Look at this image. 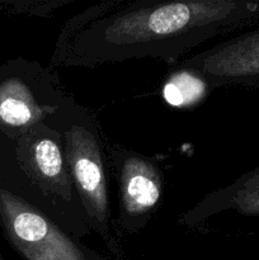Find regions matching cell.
Returning <instances> with one entry per match:
<instances>
[{"label":"cell","instance_id":"cell-4","mask_svg":"<svg viewBox=\"0 0 259 260\" xmlns=\"http://www.w3.org/2000/svg\"><path fill=\"white\" fill-rule=\"evenodd\" d=\"M0 216L27 260H103L22 196L0 188Z\"/></svg>","mask_w":259,"mask_h":260},{"label":"cell","instance_id":"cell-1","mask_svg":"<svg viewBox=\"0 0 259 260\" xmlns=\"http://www.w3.org/2000/svg\"><path fill=\"white\" fill-rule=\"evenodd\" d=\"M258 17L259 3L243 0L118 2L84 25L66 24L51 68L145 57L172 63L201 43Z\"/></svg>","mask_w":259,"mask_h":260},{"label":"cell","instance_id":"cell-6","mask_svg":"<svg viewBox=\"0 0 259 260\" xmlns=\"http://www.w3.org/2000/svg\"><path fill=\"white\" fill-rule=\"evenodd\" d=\"M111 168L118 185L119 223L127 235L144 229L159 206L164 174L155 160L118 145L109 146Z\"/></svg>","mask_w":259,"mask_h":260},{"label":"cell","instance_id":"cell-8","mask_svg":"<svg viewBox=\"0 0 259 260\" xmlns=\"http://www.w3.org/2000/svg\"><path fill=\"white\" fill-rule=\"evenodd\" d=\"M226 210H235L243 215L259 216V169L203 197L179 221L182 225L195 226L210 216Z\"/></svg>","mask_w":259,"mask_h":260},{"label":"cell","instance_id":"cell-2","mask_svg":"<svg viewBox=\"0 0 259 260\" xmlns=\"http://www.w3.org/2000/svg\"><path fill=\"white\" fill-rule=\"evenodd\" d=\"M46 123L62 136L71 178L91 231L119 258L121 244L112 218L104 168V142L98 122L90 111L68 95Z\"/></svg>","mask_w":259,"mask_h":260},{"label":"cell","instance_id":"cell-5","mask_svg":"<svg viewBox=\"0 0 259 260\" xmlns=\"http://www.w3.org/2000/svg\"><path fill=\"white\" fill-rule=\"evenodd\" d=\"M66 96L50 69L27 62L22 71L0 83V122L22 137L37 124L45 123Z\"/></svg>","mask_w":259,"mask_h":260},{"label":"cell","instance_id":"cell-9","mask_svg":"<svg viewBox=\"0 0 259 260\" xmlns=\"http://www.w3.org/2000/svg\"><path fill=\"white\" fill-rule=\"evenodd\" d=\"M211 90L210 83L200 71L175 63L165 78L161 94L174 108H190L200 104Z\"/></svg>","mask_w":259,"mask_h":260},{"label":"cell","instance_id":"cell-3","mask_svg":"<svg viewBox=\"0 0 259 260\" xmlns=\"http://www.w3.org/2000/svg\"><path fill=\"white\" fill-rule=\"evenodd\" d=\"M18 142L23 172L56 208L66 231L78 239L90 235L93 231L74 185L60 132L45 122L25 132Z\"/></svg>","mask_w":259,"mask_h":260},{"label":"cell","instance_id":"cell-7","mask_svg":"<svg viewBox=\"0 0 259 260\" xmlns=\"http://www.w3.org/2000/svg\"><path fill=\"white\" fill-rule=\"evenodd\" d=\"M178 63L200 71L212 89L259 85V29L221 41Z\"/></svg>","mask_w":259,"mask_h":260}]
</instances>
